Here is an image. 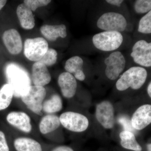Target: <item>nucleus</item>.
Segmentation results:
<instances>
[{"mask_svg":"<svg viewBox=\"0 0 151 151\" xmlns=\"http://www.w3.org/2000/svg\"><path fill=\"white\" fill-rule=\"evenodd\" d=\"M6 75L8 83L11 85L14 95L21 97L31 86V80L27 72L19 65L11 63L7 65Z\"/></svg>","mask_w":151,"mask_h":151,"instance_id":"f257e3e1","label":"nucleus"},{"mask_svg":"<svg viewBox=\"0 0 151 151\" xmlns=\"http://www.w3.org/2000/svg\"><path fill=\"white\" fill-rule=\"evenodd\" d=\"M147 72L145 68L133 66L125 71L116 83V87L120 91H124L129 88L134 90L140 89L145 83Z\"/></svg>","mask_w":151,"mask_h":151,"instance_id":"f03ea898","label":"nucleus"},{"mask_svg":"<svg viewBox=\"0 0 151 151\" xmlns=\"http://www.w3.org/2000/svg\"><path fill=\"white\" fill-rule=\"evenodd\" d=\"M124 37L122 33L103 31L94 35L92 41L95 48L104 52L115 51L122 45Z\"/></svg>","mask_w":151,"mask_h":151,"instance_id":"7ed1b4c3","label":"nucleus"},{"mask_svg":"<svg viewBox=\"0 0 151 151\" xmlns=\"http://www.w3.org/2000/svg\"><path fill=\"white\" fill-rule=\"evenodd\" d=\"M98 28L104 31H115L122 32L127 29V19L122 14L114 12L103 14L97 22Z\"/></svg>","mask_w":151,"mask_h":151,"instance_id":"20e7f679","label":"nucleus"},{"mask_svg":"<svg viewBox=\"0 0 151 151\" xmlns=\"http://www.w3.org/2000/svg\"><path fill=\"white\" fill-rule=\"evenodd\" d=\"M46 95L43 86H30L27 92L22 95L21 99L27 108L37 115L42 116V103Z\"/></svg>","mask_w":151,"mask_h":151,"instance_id":"39448f33","label":"nucleus"},{"mask_svg":"<svg viewBox=\"0 0 151 151\" xmlns=\"http://www.w3.org/2000/svg\"><path fill=\"white\" fill-rule=\"evenodd\" d=\"M106 68L105 74L111 80L119 78L124 71L126 65V60L121 51H115L109 55L104 60Z\"/></svg>","mask_w":151,"mask_h":151,"instance_id":"423d86ee","label":"nucleus"},{"mask_svg":"<svg viewBox=\"0 0 151 151\" xmlns=\"http://www.w3.org/2000/svg\"><path fill=\"white\" fill-rule=\"evenodd\" d=\"M48 44L43 37L27 39L24 44V54L32 61H39L48 49Z\"/></svg>","mask_w":151,"mask_h":151,"instance_id":"0eeeda50","label":"nucleus"},{"mask_svg":"<svg viewBox=\"0 0 151 151\" xmlns=\"http://www.w3.org/2000/svg\"><path fill=\"white\" fill-rule=\"evenodd\" d=\"M59 119L63 126L71 132H84L89 126V121L86 116L75 112H65L60 115Z\"/></svg>","mask_w":151,"mask_h":151,"instance_id":"6e6552de","label":"nucleus"},{"mask_svg":"<svg viewBox=\"0 0 151 151\" xmlns=\"http://www.w3.org/2000/svg\"><path fill=\"white\" fill-rule=\"evenodd\" d=\"M131 56L135 63L141 67H151V42L144 40H138L132 47Z\"/></svg>","mask_w":151,"mask_h":151,"instance_id":"1a4fd4ad","label":"nucleus"},{"mask_svg":"<svg viewBox=\"0 0 151 151\" xmlns=\"http://www.w3.org/2000/svg\"><path fill=\"white\" fill-rule=\"evenodd\" d=\"M96 117L98 122L105 129H111L114 125V109L111 102L104 101L96 107Z\"/></svg>","mask_w":151,"mask_h":151,"instance_id":"9d476101","label":"nucleus"},{"mask_svg":"<svg viewBox=\"0 0 151 151\" xmlns=\"http://www.w3.org/2000/svg\"><path fill=\"white\" fill-rule=\"evenodd\" d=\"M131 123L135 130H142L151 123V105H142L136 110L132 116Z\"/></svg>","mask_w":151,"mask_h":151,"instance_id":"9b49d317","label":"nucleus"},{"mask_svg":"<svg viewBox=\"0 0 151 151\" xmlns=\"http://www.w3.org/2000/svg\"><path fill=\"white\" fill-rule=\"evenodd\" d=\"M2 39L6 47L11 54L17 55L21 52L22 41L16 29H12L6 31L3 34Z\"/></svg>","mask_w":151,"mask_h":151,"instance_id":"f8f14e48","label":"nucleus"},{"mask_svg":"<svg viewBox=\"0 0 151 151\" xmlns=\"http://www.w3.org/2000/svg\"><path fill=\"white\" fill-rule=\"evenodd\" d=\"M6 120L9 124L25 133H30L32 129L30 118L24 112H10L6 116Z\"/></svg>","mask_w":151,"mask_h":151,"instance_id":"ddd939ff","label":"nucleus"},{"mask_svg":"<svg viewBox=\"0 0 151 151\" xmlns=\"http://www.w3.org/2000/svg\"><path fill=\"white\" fill-rule=\"evenodd\" d=\"M58 83L63 97L71 98L75 95L77 83L73 75L67 72L61 73L58 76Z\"/></svg>","mask_w":151,"mask_h":151,"instance_id":"4468645a","label":"nucleus"},{"mask_svg":"<svg viewBox=\"0 0 151 151\" xmlns=\"http://www.w3.org/2000/svg\"><path fill=\"white\" fill-rule=\"evenodd\" d=\"M32 80L35 86H43L48 84L51 76L46 65L38 61L35 63L32 67Z\"/></svg>","mask_w":151,"mask_h":151,"instance_id":"2eb2a0df","label":"nucleus"},{"mask_svg":"<svg viewBox=\"0 0 151 151\" xmlns=\"http://www.w3.org/2000/svg\"><path fill=\"white\" fill-rule=\"evenodd\" d=\"M84 61L79 56H74L68 59L65 62L64 68L66 72L73 76L76 79L83 81L86 78V76L83 71Z\"/></svg>","mask_w":151,"mask_h":151,"instance_id":"dca6fc26","label":"nucleus"},{"mask_svg":"<svg viewBox=\"0 0 151 151\" xmlns=\"http://www.w3.org/2000/svg\"><path fill=\"white\" fill-rule=\"evenodd\" d=\"M40 30L42 34L50 41H55L59 37L65 38L67 35L66 26L63 24L44 25Z\"/></svg>","mask_w":151,"mask_h":151,"instance_id":"f3484780","label":"nucleus"},{"mask_svg":"<svg viewBox=\"0 0 151 151\" xmlns=\"http://www.w3.org/2000/svg\"><path fill=\"white\" fill-rule=\"evenodd\" d=\"M17 14L20 24L23 28L31 29L34 27L35 19L32 11L24 3L18 6Z\"/></svg>","mask_w":151,"mask_h":151,"instance_id":"a211bd4d","label":"nucleus"},{"mask_svg":"<svg viewBox=\"0 0 151 151\" xmlns=\"http://www.w3.org/2000/svg\"><path fill=\"white\" fill-rule=\"evenodd\" d=\"M60 124L59 117L49 114L44 116L41 120L39 124L40 131L43 134H46L58 129Z\"/></svg>","mask_w":151,"mask_h":151,"instance_id":"6ab92c4d","label":"nucleus"},{"mask_svg":"<svg viewBox=\"0 0 151 151\" xmlns=\"http://www.w3.org/2000/svg\"><path fill=\"white\" fill-rule=\"evenodd\" d=\"M14 145L17 151H42L40 144L31 138H17L14 141Z\"/></svg>","mask_w":151,"mask_h":151,"instance_id":"aec40b11","label":"nucleus"},{"mask_svg":"<svg viewBox=\"0 0 151 151\" xmlns=\"http://www.w3.org/2000/svg\"><path fill=\"white\" fill-rule=\"evenodd\" d=\"M123 147L135 151H141L142 147L137 142L134 133L128 131L121 132L119 134Z\"/></svg>","mask_w":151,"mask_h":151,"instance_id":"412c9836","label":"nucleus"},{"mask_svg":"<svg viewBox=\"0 0 151 151\" xmlns=\"http://www.w3.org/2000/svg\"><path fill=\"white\" fill-rule=\"evenodd\" d=\"M63 108L62 100L58 94H54L48 100L42 103V111L48 114L55 113L61 111Z\"/></svg>","mask_w":151,"mask_h":151,"instance_id":"4be33fe9","label":"nucleus"},{"mask_svg":"<svg viewBox=\"0 0 151 151\" xmlns=\"http://www.w3.org/2000/svg\"><path fill=\"white\" fill-rule=\"evenodd\" d=\"M14 96V91L11 85L4 84L0 89V111L9 107Z\"/></svg>","mask_w":151,"mask_h":151,"instance_id":"5701e85b","label":"nucleus"},{"mask_svg":"<svg viewBox=\"0 0 151 151\" xmlns=\"http://www.w3.org/2000/svg\"><path fill=\"white\" fill-rule=\"evenodd\" d=\"M138 31L143 34L151 33V11L146 14L140 19L138 24Z\"/></svg>","mask_w":151,"mask_h":151,"instance_id":"b1692460","label":"nucleus"},{"mask_svg":"<svg viewBox=\"0 0 151 151\" xmlns=\"http://www.w3.org/2000/svg\"><path fill=\"white\" fill-rule=\"evenodd\" d=\"M58 53L56 50L53 48H48L46 53L38 62L43 63L47 66L54 65L57 60Z\"/></svg>","mask_w":151,"mask_h":151,"instance_id":"393cba45","label":"nucleus"},{"mask_svg":"<svg viewBox=\"0 0 151 151\" xmlns=\"http://www.w3.org/2000/svg\"><path fill=\"white\" fill-rule=\"evenodd\" d=\"M135 12L140 14H147L151 10V0H137L134 4Z\"/></svg>","mask_w":151,"mask_h":151,"instance_id":"a878e982","label":"nucleus"},{"mask_svg":"<svg viewBox=\"0 0 151 151\" xmlns=\"http://www.w3.org/2000/svg\"><path fill=\"white\" fill-rule=\"evenodd\" d=\"M51 2L50 0H25L24 3L32 11L35 12L38 8L47 6Z\"/></svg>","mask_w":151,"mask_h":151,"instance_id":"bb28decb","label":"nucleus"},{"mask_svg":"<svg viewBox=\"0 0 151 151\" xmlns=\"http://www.w3.org/2000/svg\"><path fill=\"white\" fill-rule=\"evenodd\" d=\"M119 123L124 127L125 131L132 132H135V129L133 128L131 121L126 116H122L118 119Z\"/></svg>","mask_w":151,"mask_h":151,"instance_id":"cd10ccee","label":"nucleus"},{"mask_svg":"<svg viewBox=\"0 0 151 151\" xmlns=\"http://www.w3.org/2000/svg\"><path fill=\"white\" fill-rule=\"evenodd\" d=\"M0 151H9L5 135L1 131H0Z\"/></svg>","mask_w":151,"mask_h":151,"instance_id":"c85d7f7f","label":"nucleus"},{"mask_svg":"<svg viewBox=\"0 0 151 151\" xmlns=\"http://www.w3.org/2000/svg\"><path fill=\"white\" fill-rule=\"evenodd\" d=\"M105 1L111 5L119 7L121 6L122 3L124 2V1L123 0H106Z\"/></svg>","mask_w":151,"mask_h":151,"instance_id":"c756f323","label":"nucleus"},{"mask_svg":"<svg viewBox=\"0 0 151 151\" xmlns=\"http://www.w3.org/2000/svg\"><path fill=\"white\" fill-rule=\"evenodd\" d=\"M52 151H74L73 150L69 147L65 146H59L57 147Z\"/></svg>","mask_w":151,"mask_h":151,"instance_id":"7c9ffc66","label":"nucleus"},{"mask_svg":"<svg viewBox=\"0 0 151 151\" xmlns=\"http://www.w3.org/2000/svg\"><path fill=\"white\" fill-rule=\"evenodd\" d=\"M7 1L6 0H0V11L5 5Z\"/></svg>","mask_w":151,"mask_h":151,"instance_id":"2f4dec72","label":"nucleus"},{"mask_svg":"<svg viewBox=\"0 0 151 151\" xmlns=\"http://www.w3.org/2000/svg\"><path fill=\"white\" fill-rule=\"evenodd\" d=\"M147 92L148 94L149 97H151V82H150L148 86L147 87Z\"/></svg>","mask_w":151,"mask_h":151,"instance_id":"473e14b6","label":"nucleus"},{"mask_svg":"<svg viewBox=\"0 0 151 151\" xmlns=\"http://www.w3.org/2000/svg\"><path fill=\"white\" fill-rule=\"evenodd\" d=\"M148 151H151V144H149L147 145Z\"/></svg>","mask_w":151,"mask_h":151,"instance_id":"72a5a7b5","label":"nucleus"}]
</instances>
